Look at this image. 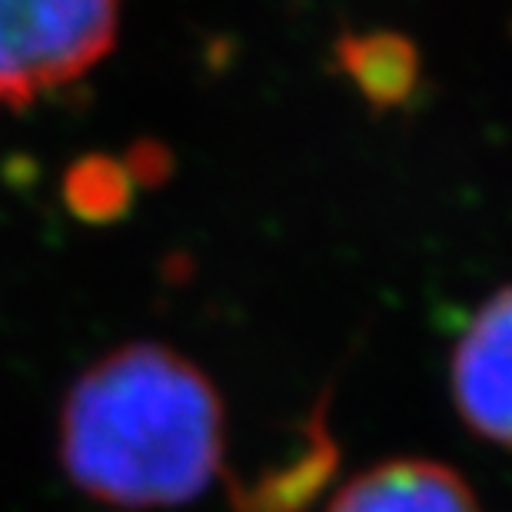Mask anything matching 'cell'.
Listing matches in <instances>:
<instances>
[{"label":"cell","mask_w":512,"mask_h":512,"mask_svg":"<svg viewBox=\"0 0 512 512\" xmlns=\"http://www.w3.org/2000/svg\"><path fill=\"white\" fill-rule=\"evenodd\" d=\"M223 403L207 373L160 343L107 353L70 386L60 463L114 506H180L217 476Z\"/></svg>","instance_id":"1"},{"label":"cell","mask_w":512,"mask_h":512,"mask_svg":"<svg viewBox=\"0 0 512 512\" xmlns=\"http://www.w3.org/2000/svg\"><path fill=\"white\" fill-rule=\"evenodd\" d=\"M117 17L120 0H0V107L84 77L114 50Z\"/></svg>","instance_id":"2"},{"label":"cell","mask_w":512,"mask_h":512,"mask_svg":"<svg viewBox=\"0 0 512 512\" xmlns=\"http://www.w3.org/2000/svg\"><path fill=\"white\" fill-rule=\"evenodd\" d=\"M453 396L469 429L512 449V286L476 313L456 343Z\"/></svg>","instance_id":"3"},{"label":"cell","mask_w":512,"mask_h":512,"mask_svg":"<svg viewBox=\"0 0 512 512\" xmlns=\"http://www.w3.org/2000/svg\"><path fill=\"white\" fill-rule=\"evenodd\" d=\"M330 512H483L466 479L429 459H393L353 479Z\"/></svg>","instance_id":"4"},{"label":"cell","mask_w":512,"mask_h":512,"mask_svg":"<svg viewBox=\"0 0 512 512\" xmlns=\"http://www.w3.org/2000/svg\"><path fill=\"white\" fill-rule=\"evenodd\" d=\"M336 60L376 110L403 107L419 80V50L393 30L346 34L336 44Z\"/></svg>","instance_id":"5"},{"label":"cell","mask_w":512,"mask_h":512,"mask_svg":"<svg viewBox=\"0 0 512 512\" xmlns=\"http://www.w3.org/2000/svg\"><path fill=\"white\" fill-rule=\"evenodd\" d=\"M333 463L336 449L330 446V436H326V429L313 426V443L303 459H296L280 476L266 473L256 486L237 489L233 506H237V512H300L320 493V483H326Z\"/></svg>","instance_id":"6"},{"label":"cell","mask_w":512,"mask_h":512,"mask_svg":"<svg viewBox=\"0 0 512 512\" xmlns=\"http://www.w3.org/2000/svg\"><path fill=\"white\" fill-rule=\"evenodd\" d=\"M133 180L124 163L87 157L67 173V203L80 220L110 223L130 207Z\"/></svg>","instance_id":"7"},{"label":"cell","mask_w":512,"mask_h":512,"mask_svg":"<svg viewBox=\"0 0 512 512\" xmlns=\"http://www.w3.org/2000/svg\"><path fill=\"white\" fill-rule=\"evenodd\" d=\"M127 173L130 180L143 183V187H160V183L170 180L173 173V157L163 143H153V140H140L133 143L130 153H127Z\"/></svg>","instance_id":"8"}]
</instances>
